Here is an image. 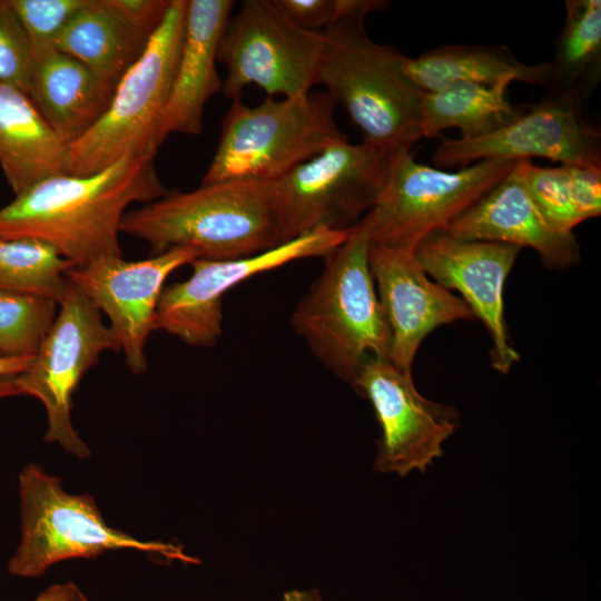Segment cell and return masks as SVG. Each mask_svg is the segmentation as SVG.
<instances>
[{"instance_id":"13","label":"cell","mask_w":601,"mask_h":601,"mask_svg":"<svg viewBox=\"0 0 601 601\" xmlns=\"http://www.w3.org/2000/svg\"><path fill=\"white\" fill-rule=\"evenodd\" d=\"M580 89L548 97L501 129L473 140L443 138L433 152L441 167L485 159L545 158L561 165L601 167V132L584 115Z\"/></svg>"},{"instance_id":"22","label":"cell","mask_w":601,"mask_h":601,"mask_svg":"<svg viewBox=\"0 0 601 601\" xmlns=\"http://www.w3.org/2000/svg\"><path fill=\"white\" fill-rule=\"evenodd\" d=\"M69 147L55 134L31 98L0 83V167L19 195L37 183L68 173Z\"/></svg>"},{"instance_id":"26","label":"cell","mask_w":601,"mask_h":601,"mask_svg":"<svg viewBox=\"0 0 601 601\" xmlns=\"http://www.w3.org/2000/svg\"><path fill=\"white\" fill-rule=\"evenodd\" d=\"M548 97L580 89L585 99L601 77V1L566 0L555 40Z\"/></svg>"},{"instance_id":"24","label":"cell","mask_w":601,"mask_h":601,"mask_svg":"<svg viewBox=\"0 0 601 601\" xmlns=\"http://www.w3.org/2000/svg\"><path fill=\"white\" fill-rule=\"evenodd\" d=\"M510 83L460 81L437 91L423 92L418 116L422 138H434L456 128L460 139L473 140L501 129L526 109V106H513L506 98Z\"/></svg>"},{"instance_id":"2","label":"cell","mask_w":601,"mask_h":601,"mask_svg":"<svg viewBox=\"0 0 601 601\" xmlns=\"http://www.w3.org/2000/svg\"><path fill=\"white\" fill-rule=\"evenodd\" d=\"M383 0H339L341 18L322 30L319 85L363 132V142L388 150L412 148L418 128L421 91L406 76V56L375 42L366 16Z\"/></svg>"},{"instance_id":"9","label":"cell","mask_w":601,"mask_h":601,"mask_svg":"<svg viewBox=\"0 0 601 601\" xmlns=\"http://www.w3.org/2000/svg\"><path fill=\"white\" fill-rule=\"evenodd\" d=\"M391 152L342 140L273 181L283 242L358 225L385 187Z\"/></svg>"},{"instance_id":"11","label":"cell","mask_w":601,"mask_h":601,"mask_svg":"<svg viewBox=\"0 0 601 601\" xmlns=\"http://www.w3.org/2000/svg\"><path fill=\"white\" fill-rule=\"evenodd\" d=\"M59 306L31 365L16 382L20 394L31 395L45 405L48 417L45 440L85 459L90 450L71 422L72 395L100 354L119 351V345L110 327L102 323L99 308L69 280Z\"/></svg>"},{"instance_id":"3","label":"cell","mask_w":601,"mask_h":601,"mask_svg":"<svg viewBox=\"0 0 601 601\" xmlns=\"http://www.w3.org/2000/svg\"><path fill=\"white\" fill-rule=\"evenodd\" d=\"M120 233L146 242L152 253L191 247L199 258L228 260L283 244L273 181L227 179L186 191H168L127 211Z\"/></svg>"},{"instance_id":"6","label":"cell","mask_w":601,"mask_h":601,"mask_svg":"<svg viewBox=\"0 0 601 601\" xmlns=\"http://www.w3.org/2000/svg\"><path fill=\"white\" fill-rule=\"evenodd\" d=\"M327 92L267 97L256 107L233 101L203 184L227 179L275 181L331 145L347 140Z\"/></svg>"},{"instance_id":"4","label":"cell","mask_w":601,"mask_h":601,"mask_svg":"<svg viewBox=\"0 0 601 601\" xmlns=\"http://www.w3.org/2000/svg\"><path fill=\"white\" fill-rule=\"evenodd\" d=\"M362 225L327 253L323 269L292 314L295 332L316 358L353 384L371 357L388 358L391 332L368 264Z\"/></svg>"},{"instance_id":"12","label":"cell","mask_w":601,"mask_h":601,"mask_svg":"<svg viewBox=\"0 0 601 601\" xmlns=\"http://www.w3.org/2000/svg\"><path fill=\"white\" fill-rule=\"evenodd\" d=\"M349 231L319 229L237 259L197 258L190 263L193 273L188 278L162 289L154 329H161L190 346H213L223 334V298L228 290L290 262L324 257L342 244Z\"/></svg>"},{"instance_id":"27","label":"cell","mask_w":601,"mask_h":601,"mask_svg":"<svg viewBox=\"0 0 601 601\" xmlns=\"http://www.w3.org/2000/svg\"><path fill=\"white\" fill-rule=\"evenodd\" d=\"M76 267L49 245L33 239H0V288L40 294L61 302Z\"/></svg>"},{"instance_id":"32","label":"cell","mask_w":601,"mask_h":601,"mask_svg":"<svg viewBox=\"0 0 601 601\" xmlns=\"http://www.w3.org/2000/svg\"><path fill=\"white\" fill-rule=\"evenodd\" d=\"M33 601H88L73 582L58 583L48 587Z\"/></svg>"},{"instance_id":"15","label":"cell","mask_w":601,"mask_h":601,"mask_svg":"<svg viewBox=\"0 0 601 601\" xmlns=\"http://www.w3.org/2000/svg\"><path fill=\"white\" fill-rule=\"evenodd\" d=\"M191 247H175L152 257L128 262L122 256L96 258L66 273L110 322L119 349L134 374L147 371L146 344L165 282L177 268L199 258Z\"/></svg>"},{"instance_id":"20","label":"cell","mask_w":601,"mask_h":601,"mask_svg":"<svg viewBox=\"0 0 601 601\" xmlns=\"http://www.w3.org/2000/svg\"><path fill=\"white\" fill-rule=\"evenodd\" d=\"M231 0H188L183 47L159 140L171 134L199 135L210 97L221 91L216 62L230 19Z\"/></svg>"},{"instance_id":"8","label":"cell","mask_w":601,"mask_h":601,"mask_svg":"<svg viewBox=\"0 0 601 601\" xmlns=\"http://www.w3.org/2000/svg\"><path fill=\"white\" fill-rule=\"evenodd\" d=\"M515 162L485 159L445 171L417 162L410 148H396L385 187L359 225L371 243L414 250L480 200Z\"/></svg>"},{"instance_id":"29","label":"cell","mask_w":601,"mask_h":601,"mask_svg":"<svg viewBox=\"0 0 601 601\" xmlns=\"http://www.w3.org/2000/svg\"><path fill=\"white\" fill-rule=\"evenodd\" d=\"M29 40L32 57L57 48V41L88 0H9Z\"/></svg>"},{"instance_id":"18","label":"cell","mask_w":601,"mask_h":601,"mask_svg":"<svg viewBox=\"0 0 601 601\" xmlns=\"http://www.w3.org/2000/svg\"><path fill=\"white\" fill-rule=\"evenodd\" d=\"M170 0H88L57 41V49L114 89L161 24Z\"/></svg>"},{"instance_id":"23","label":"cell","mask_w":601,"mask_h":601,"mask_svg":"<svg viewBox=\"0 0 601 601\" xmlns=\"http://www.w3.org/2000/svg\"><path fill=\"white\" fill-rule=\"evenodd\" d=\"M410 80L423 92L441 90L460 81L492 85L521 81L549 87L550 61L528 65L504 45L452 43L435 47L404 63Z\"/></svg>"},{"instance_id":"7","label":"cell","mask_w":601,"mask_h":601,"mask_svg":"<svg viewBox=\"0 0 601 601\" xmlns=\"http://www.w3.org/2000/svg\"><path fill=\"white\" fill-rule=\"evenodd\" d=\"M19 494L20 541L8 563L13 575L37 578L55 563L119 549L199 563L180 545L140 541L109 526L90 495L67 492L58 477L38 464L30 463L21 470Z\"/></svg>"},{"instance_id":"21","label":"cell","mask_w":601,"mask_h":601,"mask_svg":"<svg viewBox=\"0 0 601 601\" xmlns=\"http://www.w3.org/2000/svg\"><path fill=\"white\" fill-rule=\"evenodd\" d=\"M114 91L82 62L57 48L33 58L29 97L68 147L101 118Z\"/></svg>"},{"instance_id":"10","label":"cell","mask_w":601,"mask_h":601,"mask_svg":"<svg viewBox=\"0 0 601 601\" xmlns=\"http://www.w3.org/2000/svg\"><path fill=\"white\" fill-rule=\"evenodd\" d=\"M322 55L321 31L295 24L273 0H246L219 43L217 61L226 68L221 91L233 101H240L249 85L273 98L306 95L319 85Z\"/></svg>"},{"instance_id":"14","label":"cell","mask_w":601,"mask_h":601,"mask_svg":"<svg viewBox=\"0 0 601 601\" xmlns=\"http://www.w3.org/2000/svg\"><path fill=\"white\" fill-rule=\"evenodd\" d=\"M352 386L366 397L381 427L374 469L405 476L425 472L443 454V443L459 426L457 411L432 402L416 390L411 373L388 358L371 357Z\"/></svg>"},{"instance_id":"5","label":"cell","mask_w":601,"mask_h":601,"mask_svg":"<svg viewBox=\"0 0 601 601\" xmlns=\"http://www.w3.org/2000/svg\"><path fill=\"white\" fill-rule=\"evenodd\" d=\"M188 0H170L139 59L125 72L96 125L69 146L68 173H98L122 158L155 159L185 35Z\"/></svg>"},{"instance_id":"34","label":"cell","mask_w":601,"mask_h":601,"mask_svg":"<svg viewBox=\"0 0 601 601\" xmlns=\"http://www.w3.org/2000/svg\"><path fill=\"white\" fill-rule=\"evenodd\" d=\"M282 601H322L316 591L293 590L284 594Z\"/></svg>"},{"instance_id":"16","label":"cell","mask_w":601,"mask_h":601,"mask_svg":"<svg viewBox=\"0 0 601 601\" xmlns=\"http://www.w3.org/2000/svg\"><path fill=\"white\" fill-rule=\"evenodd\" d=\"M521 249L505 243L460 239L443 230L430 234L414 249L425 274L444 288L457 290L483 322L493 342L492 367L503 374L520 359L506 331L503 288Z\"/></svg>"},{"instance_id":"30","label":"cell","mask_w":601,"mask_h":601,"mask_svg":"<svg viewBox=\"0 0 601 601\" xmlns=\"http://www.w3.org/2000/svg\"><path fill=\"white\" fill-rule=\"evenodd\" d=\"M33 57L27 35L9 0H0V83L29 96Z\"/></svg>"},{"instance_id":"35","label":"cell","mask_w":601,"mask_h":601,"mask_svg":"<svg viewBox=\"0 0 601 601\" xmlns=\"http://www.w3.org/2000/svg\"><path fill=\"white\" fill-rule=\"evenodd\" d=\"M16 377L0 380V398L12 395H20Z\"/></svg>"},{"instance_id":"17","label":"cell","mask_w":601,"mask_h":601,"mask_svg":"<svg viewBox=\"0 0 601 601\" xmlns=\"http://www.w3.org/2000/svg\"><path fill=\"white\" fill-rule=\"evenodd\" d=\"M370 269L391 332L388 359L412 374L416 352L434 329L474 317L467 304L432 282L414 250L370 242Z\"/></svg>"},{"instance_id":"25","label":"cell","mask_w":601,"mask_h":601,"mask_svg":"<svg viewBox=\"0 0 601 601\" xmlns=\"http://www.w3.org/2000/svg\"><path fill=\"white\" fill-rule=\"evenodd\" d=\"M514 168L553 229L571 233L580 223L600 216L601 167H539L522 159Z\"/></svg>"},{"instance_id":"31","label":"cell","mask_w":601,"mask_h":601,"mask_svg":"<svg viewBox=\"0 0 601 601\" xmlns=\"http://www.w3.org/2000/svg\"><path fill=\"white\" fill-rule=\"evenodd\" d=\"M295 24L311 31H322L339 19L338 0H273Z\"/></svg>"},{"instance_id":"33","label":"cell","mask_w":601,"mask_h":601,"mask_svg":"<svg viewBox=\"0 0 601 601\" xmlns=\"http://www.w3.org/2000/svg\"><path fill=\"white\" fill-rule=\"evenodd\" d=\"M35 356L0 355V380L16 377L26 372L31 365Z\"/></svg>"},{"instance_id":"1","label":"cell","mask_w":601,"mask_h":601,"mask_svg":"<svg viewBox=\"0 0 601 601\" xmlns=\"http://www.w3.org/2000/svg\"><path fill=\"white\" fill-rule=\"evenodd\" d=\"M167 193L147 158H122L91 175H56L0 208V239L45 243L76 267L122 256L118 237L129 205Z\"/></svg>"},{"instance_id":"28","label":"cell","mask_w":601,"mask_h":601,"mask_svg":"<svg viewBox=\"0 0 601 601\" xmlns=\"http://www.w3.org/2000/svg\"><path fill=\"white\" fill-rule=\"evenodd\" d=\"M57 305L40 294L0 288V355H37L55 323Z\"/></svg>"},{"instance_id":"19","label":"cell","mask_w":601,"mask_h":601,"mask_svg":"<svg viewBox=\"0 0 601 601\" xmlns=\"http://www.w3.org/2000/svg\"><path fill=\"white\" fill-rule=\"evenodd\" d=\"M514 166L443 231L465 240L531 247L550 269L564 270L578 265L580 247L573 231H559L546 223Z\"/></svg>"}]
</instances>
